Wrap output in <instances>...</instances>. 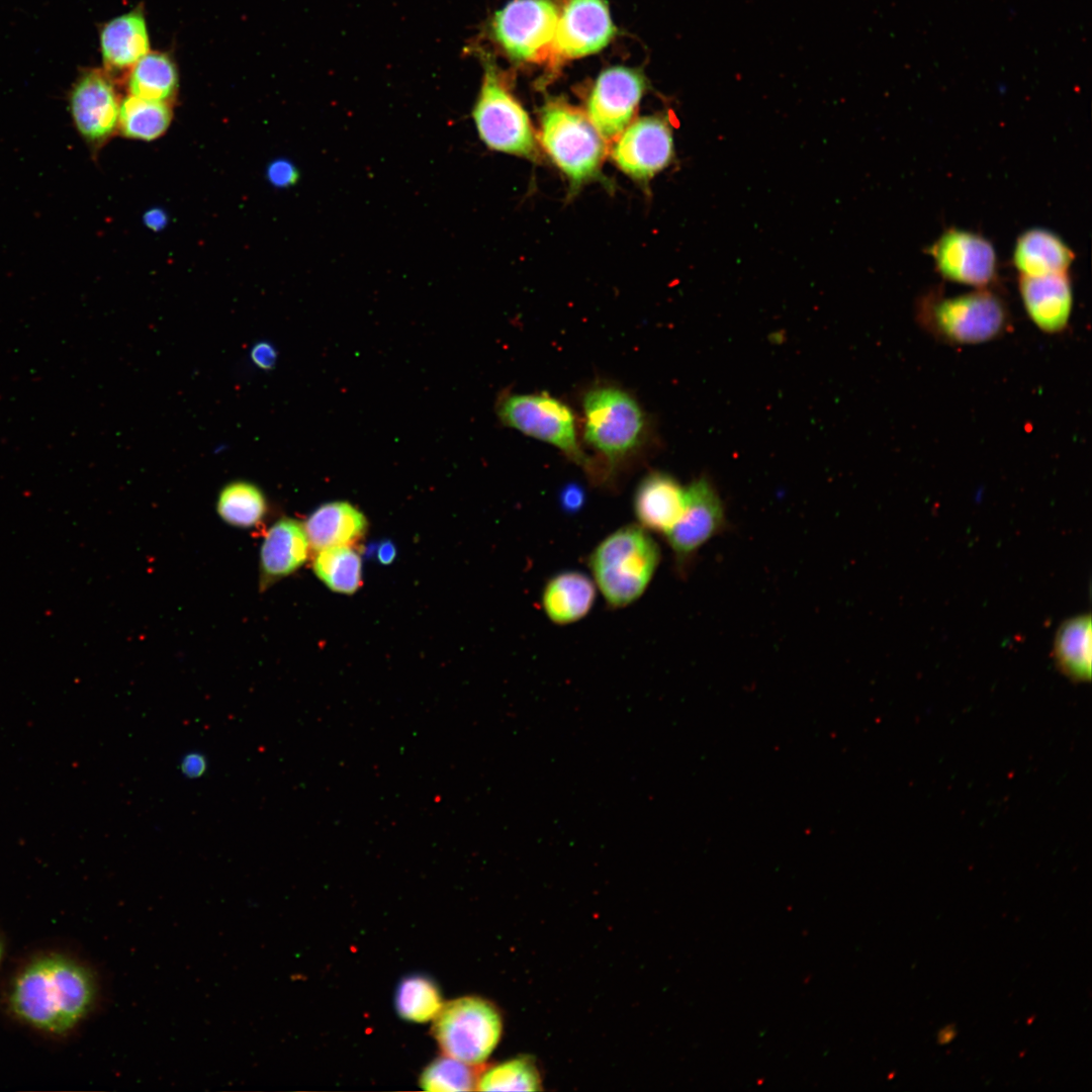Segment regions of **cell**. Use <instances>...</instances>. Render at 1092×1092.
Listing matches in <instances>:
<instances>
[{"label": "cell", "mask_w": 1092, "mask_h": 1092, "mask_svg": "<svg viewBox=\"0 0 1092 1092\" xmlns=\"http://www.w3.org/2000/svg\"><path fill=\"white\" fill-rule=\"evenodd\" d=\"M94 972L78 959L58 951L32 957L12 978L6 1004L22 1024L43 1034L64 1037L96 1004Z\"/></svg>", "instance_id": "6da1fadb"}, {"label": "cell", "mask_w": 1092, "mask_h": 1092, "mask_svg": "<svg viewBox=\"0 0 1092 1092\" xmlns=\"http://www.w3.org/2000/svg\"><path fill=\"white\" fill-rule=\"evenodd\" d=\"M916 321L935 339L950 345H976L1001 337L1010 328L1005 300L991 288L945 295L930 290L916 303Z\"/></svg>", "instance_id": "7a4b0ae2"}, {"label": "cell", "mask_w": 1092, "mask_h": 1092, "mask_svg": "<svg viewBox=\"0 0 1092 1092\" xmlns=\"http://www.w3.org/2000/svg\"><path fill=\"white\" fill-rule=\"evenodd\" d=\"M660 562V548L639 525L619 528L593 550L588 566L605 601L624 608L646 590Z\"/></svg>", "instance_id": "3957f363"}, {"label": "cell", "mask_w": 1092, "mask_h": 1092, "mask_svg": "<svg viewBox=\"0 0 1092 1092\" xmlns=\"http://www.w3.org/2000/svg\"><path fill=\"white\" fill-rule=\"evenodd\" d=\"M539 140L573 189L599 175L606 141L579 108L561 99L549 100L542 109Z\"/></svg>", "instance_id": "277c9868"}, {"label": "cell", "mask_w": 1092, "mask_h": 1092, "mask_svg": "<svg viewBox=\"0 0 1092 1092\" xmlns=\"http://www.w3.org/2000/svg\"><path fill=\"white\" fill-rule=\"evenodd\" d=\"M471 115L479 139L488 149L533 161L540 158L528 113L513 95L506 76L487 58Z\"/></svg>", "instance_id": "5b68a950"}, {"label": "cell", "mask_w": 1092, "mask_h": 1092, "mask_svg": "<svg viewBox=\"0 0 1092 1092\" xmlns=\"http://www.w3.org/2000/svg\"><path fill=\"white\" fill-rule=\"evenodd\" d=\"M434 1019V1035L446 1056L472 1066L490 1056L503 1032L498 1009L475 996L446 1003Z\"/></svg>", "instance_id": "8992f818"}, {"label": "cell", "mask_w": 1092, "mask_h": 1092, "mask_svg": "<svg viewBox=\"0 0 1092 1092\" xmlns=\"http://www.w3.org/2000/svg\"><path fill=\"white\" fill-rule=\"evenodd\" d=\"M584 438L614 464L632 452L644 432L638 403L616 387H597L583 398Z\"/></svg>", "instance_id": "52a82bcc"}, {"label": "cell", "mask_w": 1092, "mask_h": 1092, "mask_svg": "<svg viewBox=\"0 0 1092 1092\" xmlns=\"http://www.w3.org/2000/svg\"><path fill=\"white\" fill-rule=\"evenodd\" d=\"M559 11L554 0H512L492 17L493 40L513 60L548 63Z\"/></svg>", "instance_id": "ba28073f"}, {"label": "cell", "mask_w": 1092, "mask_h": 1092, "mask_svg": "<svg viewBox=\"0 0 1092 1092\" xmlns=\"http://www.w3.org/2000/svg\"><path fill=\"white\" fill-rule=\"evenodd\" d=\"M497 415L505 425L557 447L579 464L587 463L577 443L574 417L560 400L544 393L511 394L498 401Z\"/></svg>", "instance_id": "9c48e42d"}, {"label": "cell", "mask_w": 1092, "mask_h": 1092, "mask_svg": "<svg viewBox=\"0 0 1092 1092\" xmlns=\"http://www.w3.org/2000/svg\"><path fill=\"white\" fill-rule=\"evenodd\" d=\"M727 527L725 509L706 476L686 488V506L677 523L665 534L679 573H685L700 548Z\"/></svg>", "instance_id": "30bf717a"}, {"label": "cell", "mask_w": 1092, "mask_h": 1092, "mask_svg": "<svg viewBox=\"0 0 1092 1092\" xmlns=\"http://www.w3.org/2000/svg\"><path fill=\"white\" fill-rule=\"evenodd\" d=\"M938 274L945 280L978 288H991L998 276L996 251L976 233L949 229L929 247Z\"/></svg>", "instance_id": "8fae6325"}, {"label": "cell", "mask_w": 1092, "mask_h": 1092, "mask_svg": "<svg viewBox=\"0 0 1092 1092\" xmlns=\"http://www.w3.org/2000/svg\"><path fill=\"white\" fill-rule=\"evenodd\" d=\"M616 32L606 0H565L560 6L549 66L603 50Z\"/></svg>", "instance_id": "7c38bea8"}, {"label": "cell", "mask_w": 1092, "mask_h": 1092, "mask_svg": "<svg viewBox=\"0 0 1092 1092\" xmlns=\"http://www.w3.org/2000/svg\"><path fill=\"white\" fill-rule=\"evenodd\" d=\"M674 156L667 118L645 116L631 121L613 141L611 157L633 179L646 181L666 168Z\"/></svg>", "instance_id": "4fadbf2b"}, {"label": "cell", "mask_w": 1092, "mask_h": 1092, "mask_svg": "<svg viewBox=\"0 0 1092 1092\" xmlns=\"http://www.w3.org/2000/svg\"><path fill=\"white\" fill-rule=\"evenodd\" d=\"M645 89L643 75L616 66L603 71L586 102V115L607 142H613L632 121Z\"/></svg>", "instance_id": "5bb4252c"}, {"label": "cell", "mask_w": 1092, "mask_h": 1092, "mask_svg": "<svg viewBox=\"0 0 1092 1092\" xmlns=\"http://www.w3.org/2000/svg\"><path fill=\"white\" fill-rule=\"evenodd\" d=\"M120 103L112 81L101 70H88L73 84L70 113L77 131L91 149H100L117 130Z\"/></svg>", "instance_id": "9a60e30c"}, {"label": "cell", "mask_w": 1092, "mask_h": 1092, "mask_svg": "<svg viewBox=\"0 0 1092 1092\" xmlns=\"http://www.w3.org/2000/svg\"><path fill=\"white\" fill-rule=\"evenodd\" d=\"M1018 289L1027 315L1040 331L1059 334L1067 328L1073 308L1068 273L1019 276Z\"/></svg>", "instance_id": "2e32d148"}, {"label": "cell", "mask_w": 1092, "mask_h": 1092, "mask_svg": "<svg viewBox=\"0 0 1092 1092\" xmlns=\"http://www.w3.org/2000/svg\"><path fill=\"white\" fill-rule=\"evenodd\" d=\"M309 541L304 525L281 518L267 530L260 547L262 588L296 571L307 559Z\"/></svg>", "instance_id": "e0dca14e"}, {"label": "cell", "mask_w": 1092, "mask_h": 1092, "mask_svg": "<svg viewBox=\"0 0 1092 1092\" xmlns=\"http://www.w3.org/2000/svg\"><path fill=\"white\" fill-rule=\"evenodd\" d=\"M686 506V488L663 472H652L639 483L633 502L638 525L666 534L679 520Z\"/></svg>", "instance_id": "ac0fdd59"}, {"label": "cell", "mask_w": 1092, "mask_h": 1092, "mask_svg": "<svg viewBox=\"0 0 1092 1092\" xmlns=\"http://www.w3.org/2000/svg\"><path fill=\"white\" fill-rule=\"evenodd\" d=\"M1075 259L1073 250L1055 233L1034 228L1016 240L1012 262L1020 276L1068 273Z\"/></svg>", "instance_id": "d6986e66"}, {"label": "cell", "mask_w": 1092, "mask_h": 1092, "mask_svg": "<svg viewBox=\"0 0 1092 1092\" xmlns=\"http://www.w3.org/2000/svg\"><path fill=\"white\" fill-rule=\"evenodd\" d=\"M596 584L586 574L565 570L553 575L542 593V608L548 619L557 625L581 620L594 606Z\"/></svg>", "instance_id": "ffe728a7"}, {"label": "cell", "mask_w": 1092, "mask_h": 1092, "mask_svg": "<svg viewBox=\"0 0 1092 1092\" xmlns=\"http://www.w3.org/2000/svg\"><path fill=\"white\" fill-rule=\"evenodd\" d=\"M364 515L346 502H332L313 511L304 529L309 545L320 551L336 546H349L365 533Z\"/></svg>", "instance_id": "44dd1931"}, {"label": "cell", "mask_w": 1092, "mask_h": 1092, "mask_svg": "<svg viewBox=\"0 0 1092 1092\" xmlns=\"http://www.w3.org/2000/svg\"><path fill=\"white\" fill-rule=\"evenodd\" d=\"M100 47L104 64L110 69L133 66L150 49L143 13L134 10L107 22L100 33Z\"/></svg>", "instance_id": "7402d4cb"}, {"label": "cell", "mask_w": 1092, "mask_h": 1092, "mask_svg": "<svg viewBox=\"0 0 1092 1092\" xmlns=\"http://www.w3.org/2000/svg\"><path fill=\"white\" fill-rule=\"evenodd\" d=\"M1054 656L1061 671L1070 678H1091V617L1081 615L1064 622L1055 637Z\"/></svg>", "instance_id": "603a6c76"}, {"label": "cell", "mask_w": 1092, "mask_h": 1092, "mask_svg": "<svg viewBox=\"0 0 1092 1092\" xmlns=\"http://www.w3.org/2000/svg\"><path fill=\"white\" fill-rule=\"evenodd\" d=\"M178 86L176 66L163 53H148L133 66L128 79L130 95L159 102L174 97Z\"/></svg>", "instance_id": "cb8c5ba5"}, {"label": "cell", "mask_w": 1092, "mask_h": 1092, "mask_svg": "<svg viewBox=\"0 0 1092 1092\" xmlns=\"http://www.w3.org/2000/svg\"><path fill=\"white\" fill-rule=\"evenodd\" d=\"M268 511L262 489L246 480H236L221 488L216 502L218 517L229 526L251 529L258 526Z\"/></svg>", "instance_id": "d4e9b609"}, {"label": "cell", "mask_w": 1092, "mask_h": 1092, "mask_svg": "<svg viewBox=\"0 0 1092 1092\" xmlns=\"http://www.w3.org/2000/svg\"><path fill=\"white\" fill-rule=\"evenodd\" d=\"M171 120L169 103L129 95L120 103L117 129L127 139L149 142L163 135Z\"/></svg>", "instance_id": "484cf974"}, {"label": "cell", "mask_w": 1092, "mask_h": 1092, "mask_svg": "<svg viewBox=\"0 0 1092 1092\" xmlns=\"http://www.w3.org/2000/svg\"><path fill=\"white\" fill-rule=\"evenodd\" d=\"M313 569L316 576L334 592L350 595L362 584V561L350 546L320 550Z\"/></svg>", "instance_id": "4316f807"}, {"label": "cell", "mask_w": 1092, "mask_h": 1092, "mask_svg": "<svg viewBox=\"0 0 1092 1092\" xmlns=\"http://www.w3.org/2000/svg\"><path fill=\"white\" fill-rule=\"evenodd\" d=\"M395 1006L403 1019L426 1022L436 1017L443 1002L437 986L430 979L414 975L398 984Z\"/></svg>", "instance_id": "83f0119b"}, {"label": "cell", "mask_w": 1092, "mask_h": 1092, "mask_svg": "<svg viewBox=\"0 0 1092 1092\" xmlns=\"http://www.w3.org/2000/svg\"><path fill=\"white\" fill-rule=\"evenodd\" d=\"M542 1079L534 1061L519 1057L486 1069L478 1078L479 1091H540Z\"/></svg>", "instance_id": "f1b7e54d"}, {"label": "cell", "mask_w": 1092, "mask_h": 1092, "mask_svg": "<svg viewBox=\"0 0 1092 1092\" xmlns=\"http://www.w3.org/2000/svg\"><path fill=\"white\" fill-rule=\"evenodd\" d=\"M475 1067L449 1056L439 1058L422 1073L421 1087L437 1092L476 1090L479 1076Z\"/></svg>", "instance_id": "f546056e"}, {"label": "cell", "mask_w": 1092, "mask_h": 1092, "mask_svg": "<svg viewBox=\"0 0 1092 1092\" xmlns=\"http://www.w3.org/2000/svg\"><path fill=\"white\" fill-rule=\"evenodd\" d=\"M207 767L208 761L206 756L198 750L184 753L179 763L181 774L188 780L200 779L205 775Z\"/></svg>", "instance_id": "4dcf8cb0"}, {"label": "cell", "mask_w": 1092, "mask_h": 1092, "mask_svg": "<svg viewBox=\"0 0 1092 1092\" xmlns=\"http://www.w3.org/2000/svg\"><path fill=\"white\" fill-rule=\"evenodd\" d=\"M268 178L275 186L285 187L296 182L298 173L290 162L278 160L269 166Z\"/></svg>", "instance_id": "1f68e13d"}, {"label": "cell", "mask_w": 1092, "mask_h": 1092, "mask_svg": "<svg viewBox=\"0 0 1092 1092\" xmlns=\"http://www.w3.org/2000/svg\"><path fill=\"white\" fill-rule=\"evenodd\" d=\"M252 361L261 369H272L277 360V352L269 342H258L251 351Z\"/></svg>", "instance_id": "d6a6232c"}, {"label": "cell", "mask_w": 1092, "mask_h": 1092, "mask_svg": "<svg viewBox=\"0 0 1092 1092\" xmlns=\"http://www.w3.org/2000/svg\"><path fill=\"white\" fill-rule=\"evenodd\" d=\"M560 502L566 512L574 513L578 511L584 502L582 488L576 484L566 485L561 492Z\"/></svg>", "instance_id": "836d02e7"}, {"label": "cell", "mask_w": 1092, "mask_h": 1092, "mask_svg": "<svg viewBox=\"0 0 1092 1092\" xmlns=\"http://www.w3.org/2000/svg\"><path fill=\"white\" fill-rule=\"evenodd\" d=\"M375 552L378 561L383 565H387L394 560L396 548L392 542L383 541L375 547Z\"/></svg>", "instance_id": "e575fe53"}, {"label": "cell", "mask_w": 1092, "mask_h": 1092, "mask_svg": "<svg viewBox=\"0 0 1092 1092\" xmlns=\"http://www.w3.org/2000/svg\"><path fill=\"white\" fill-rule=\"evenodd\" d=\"M145 220L148 226L152 228L153 230H158L164 226V224L166 223V215L163 211L155 209L149 211L146 214Z\"/></svg>", "instance_id": "d590c367"}, {"label": "cell", "mask_w": 1092, "mask_h": 1092, "mask_svg": "<svg viewBox=\"0 0 1092 1092\" xmlns=\"http://www.w3.org/2000/svg\"><path fill=\"white\" fill-rule=\"evenodd\" d=\"M956 1035V1029L953 1026H945L938 1033V1041L941 1044L949 1042Z\"/></svg>", "instance_id": "8d00e7d4"}, {"label": "cell", "mask_w": 1092, "mask_h": 1092, "mask_svg": "<svg viewBox=\"0 0 1092 1092\" xmlns=\"http://www.w3.org/2000/svg\"><path fill=\"white\" fill-rule=\"evenodd\" d=\"M3 953H4V944H3V940H2V938L0 936V963L2 961Z\"/></svg>", "instance_id": "74e56055"}]
</instances>
